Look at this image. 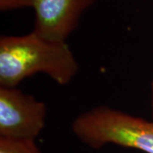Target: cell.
I'll return each instance as SVG.
<instances>
[{
	"label": "cell",
	"instance_id": "6da1fadb",
	"mask_svg": "<svg viewBox=\"0 0 153 153\" xmlns=\"http://www.w3.org/2000/svg\"><path fill=\"white\" fill-rule=\"evenodd\" d=\"M78 63L66 42L52 41L34 32L0 38V86L17 87L41 72L66 85L75 77Z\"/></svg>",
	"mask_w": 153,
	"mask_h": 153
},
{
	"label": "cell",
	"instance_id": "7a4b0ae2",
	"mask_svg": "<svg viewBox=\"0 0 153 153\" xmlns=\"http://www.w3.org/2000/svg\"><path fill=\"white\" fill-rule=\"evenodd\" d=\"M71 131L84 145L99 150L112 144L153 153V122L109 106H97L78 115Z\"/></svg>",
	"mask_w": 153,
	"mask_h": 153
},
{
	"label": "cell",
	"instance_id": "3957f363",
	"mask_svg": "<svg viewBox=\"0 0 153 153\" xmlns=\"http://www.w3.org/2000/svg\"><path fill=\"white\" fill-rule=\"evenodd\" d=\"M47 106L16 87L0 86V138L33 140L44 129Z\"/></svg>",
	"mask_w": 153,
	"mask_h": 153
},
{
	"label": "cell",
	"instance_id": "277c9868",
	"mask_svg": "<svg viewBox=\"0 0 153 153\" xmlns=\"http://www.w3.org/2000/svg\"><path fill=\"white\" fill-rule=\"evenodd\" d=\"M95 0H34L35 24L33 32L42 38L66 42L78 26L82 13Z\"/></svg>",
	"mask_w": 153,
	"mask_h": 153
},
{
	"label": "cell",
	"instance_id": "5b68a950",
	"mask_svg": "<svg viewBox=\"0 0 153 153\" xmlns=\"http://www.w3.org/2000/svg\"><path fill=\"white\" fill-rule=\"evenodd\" d=\"M0 153H42L33 140L0 138Z\"/></svg>",
	"mask_w": 153,
	"mask_h": 153
},
{
	"label": "cell",
	"instance_id": "8992f818",
	"mask_svg": "<svg viewBox=\"0 0 153 153\" xmlns=\"http://www.w3.org/2000/svg\"><path fill=\"white\" fill-rule=\"evenodd\" d=\"M33 3L34 0H0V10L7 11L27 7L33 8Z\"/></svg>",
	"mask_w": 153,
	"mask_h": 153
},
{
	"label": "cell",
	"instance_id": "52a82bcc",
	"mask_svg": "<svg viewBox=\"0 0 153 153\" xmlns=\"http://www.w3.org/2000/svg\"><path fill=\"white\" fill-rule=\"evenodd\" d=\"M151 103H152V122H153V78L152 81V84H151Z\"/></svg>",
	"mask_w": 153,
	"mask_h": 153
}]
</instances>
